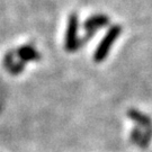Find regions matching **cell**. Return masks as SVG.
<instances>
[{"label": "cell", "mask_w": 152, "mask_h": 152, "mask_svg": "<svg viewBox=\"0 0 152 152\" xmlns=\"http://www.w3.org/2000/svg\"><path fill=\"white\" fill-rule=\"evenodd\" d=\"M121 33H122V27L120 25H113V26L109 27L108 32L106 33V35L104 36L102 42L99 43V45L95 51V54H94L95 62L99 63V62H103L106 59V56L109 53V50L113 46L115 41L118 38Z\"/></svg>", "instance_id": "obj_1"}, {"label": "cell", "mask_w": 152, "mask_h": 152, "mask_svg": "<svg viewBox=\"0 0 152 152\" xmlns=\"http://www.w3.org/2000/svg\"><path fill=\"white\" fill-rule=\"evenodd\" d=\"M78 15L76 12H72L69 16L68 20V28H66V34H65V50L68 52H76L79 49V44H78V37H77V33H78Z\"/></svg>", "instance_id": "obj_2"}, {"label": "cell", "mask_w": 152, "mask_h": 152, "mask_svg": "<svg viewBox=\"0 0 152 152\" xmlns=\"http://www.w3.org/2000/svg\"><path fill=\"white\" fill-rule=\"evenodd\" d=\"M152 139V127L151 129H142L137 126L131 132V141L137 144L140 148L144 149L149 145Z\"/></svg>", "instance_id": "obj_3"}, {"label": "cell", "mask_w": 152, "mask_h": 152, "mask_svg": "<svg viewBox=\"0 0 152 152\" xmlns=\"http://www.w3.org/2000/svg\"><path fill=\"white\" fill-rule=\"evenodd\" d=\"M109 23H110L109 17L103 15V14H97V15H94L86 19V22L83 23V28L86 31H95L96 32L98 28L108 26Z\"/></svg>", "instance_id": "obj_4"}, {"label": "cell", "mask_w": 152, "mask_h": 152, "mask_svg": "<svg viewBox=\"0 0 152 152\" xmlns=\"http://www.w3.org/2000/svg\"><path fill=\"white\" fill-rule=\"evenodd\" d=\"M19 61L22 62H29V61H38L41 59V55L32 45H23L19 49L15 51Z\"/></svg>", "instance_id": "obj_5"}, {"label": "cell", "mask_w": 152, "mask_h": 152, "mask_svg": "<svg viewBox=\"0 0 152 152\" xmlns=\"http://www.w3.org/2000/svg\"><path fill=\"white\" fill-rule=\"evenodd\" d=\"M127 116L131 120L134 121L135 123H137L139 126L142 129H151L152 127L151 118L145 114H142L141 112H139L136 109H130L127 113Z\"/></svg>", "instance_id": "obj_6"}, {"label": "cell", "mask_w": 152, "mask_h": 152, "mask_svg": "<svg viewBox=\"0 0 152 152\" xmlns=\"http://www.w3.org/2000/svg\"><path fill=\"white\" fill-rule=\"evenodd\" d=\"M24 68H25V63L22 61H18V62H14L7 70L9 71L11 75H18L24 70Z\"/></svg>", "instance_id": "obj_7"}, {"label": "cell", "mask_w": 152, "mask_h": 152, "mask_svg": "<svg viewBox=\"0 0 152 152\" xmlns=\"http://www.w3.org/2000/svg\"><path fill=\"white\" fill-rule=\"evenodd\" d=\"M16 54L14 51H9L7 52V54L5 55V59H4V64H5L6 69H8L15 61H14V55Z\"/></svg>", "instance_id": "obj_8"}]
</instances>
